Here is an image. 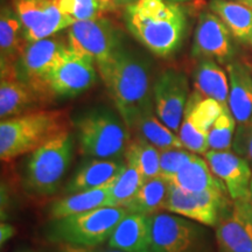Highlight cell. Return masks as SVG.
<instances>
[{
  "label": "cell",
  "instance_id": "44",
  "mask_svg": "<svg viewBox=\"0 0 252 252\" xmlns=\"http://www.w3.org/2000/svg\"><path fill=\"white\" fill-rule=\"evenodd\" d=\"M251 197H252V190H251Z\"/></svg>",
  "mask_w": 252,
  "mask_h": 252
},
{
  "label": "cell",
  "instance_id": "27",
  "mask_svg": "<svg viewBox=\"0 0 252 252\" xmlns=\"http://www.w3.org/2000/svg\"><path fill=\"white\" fill-rule=\"evenodd\" d=\"M225 106L216 99L204 97L196 91H193L189 94L182 122L187 123L195 130L209 133L214 123L220 117Z\"/></svg>",
  "mask_w": 252,
  "mask_h": 252
},
{
  "label": "cell",
  "instance_id": "40",
  "mask_svg": "<svg viewBox=\"0 0 252 252\" xmlns=\"http://www.w3.org/2000/svg\"><path fill=\"white\" fill-rule=\"evenodd\" d=\"M105 252H123V251H119V250H113V249H111V250L105 251Z\"/></svg>",
  "mask_w": 252,
  "mask_h": 252
},
{
  "label": "cell",
  "instance_id": "7",
  "mask_svg": "<svg viewBox=\"0 0 252 252\" xmlns=\"http://www.w3.org/2000/svg\"><path fill=\"white\" fill-rule=\"evenodd\" d=\"M68 42L60 37L28 43L17 64L18 76L42 97L46 104L53 102L48 90L50 75L62 61L68 50Z\"/></svg>",
  "mask_w": 252,
  "mask_h": 252
},
{
  "label": "cell",
  "instance_id": "10",
  "mask_svg": "<svg viewBox=\"0 0 252 252\" xmlns=\"http://www.w3.org/2000/svg\"><path fill=\"white\" fill-rule=\"evenodd\" d=\"M189 94L188 78L179 69H166L153 84L154 112L175 133L184 121Z\"/></svg>",
  "mask_w": 252,
  "mask_h": 252
},
{
  "label": "cell",
  "instance_id": "15",
  "mask_svg": "<svg viewBox=\"0 0 252 252\" xmlns=\"http://www.w3.org/2000/svg\"><path fill=\"white\" fill-rule=\"evenodd\" d=\"M235 54L232 34L213 12H203L198 17L194 33L193 55L210 59L217 63H230Z\"/></svg>",
  "mask_w": 252,
  "mask_h": 252
},
{
  "label": "cell",
  "instance_id": "28",
  "mask_svg": "<svg viewBox=\"0 0 252 252\" xmlns=\"http://www.w3.org/2000/svg\"><path fill=\"white\" fill-rule=\"evenodd\" d=\"M124 158L126 163L137 169L145 181L160 175V150L140 135L131 139Z\"/></svg>",
  "mask_w": 252,
  "mask_h": 252
},
{
  "label": "cell",
  "instance_id": "24",
  "mask_svg": "<svg viewBox=\"0 0 252 252\" xmlns=\"http://www.w3.org/2000/svg\"><path fill=\"white\" fill-rule=\"evenodd\" d=\"M194 91L228 105L229 82L225 71L210 59H201L194 75Z\"/></svg>",
  "mask_w": 252,
  "mask_h": 252
},
{
  "label": "cell",
  "instance_id": "18",
  "mask_svg": "<svg viewBox=\"0 0 252 252\" xmlns=\"http://www.w3.org/2000/svg\"><path fill=\"white\" fill-rule=\"evenodd\" d=\"M125 159H91L78 167L67 185L70 194L110 186L124 171Z\"/></svg>",
  "mask_w": 252,
  "mask_h": 252
},
{
  "label": "cell",
  "instance_id": "2",
  "mask_svg": "<svg viewBox=\"0 0 252 252\" xmlns=\"http://www.w3.org/2000/svg\"><path fill=\"white\" fill-rule=\"evenodd\" d=\"M124 20L134 39L160 58L174 54L187 28L184 8L171 0H133L124 8Z\"/></svg>",
  "mask_w": 252,
  "mask_h": 252
},
{
  "label": "cell",
  "instance_id": "20",
  "mask_svg": "<svg viewBox=\"0 0 252 252\" xmlns=\"http://www.w3.org/2000/svg\"><path fill=\"white\" fill-rule=\"evenodd\" d=\"M28 42L13 6L2 5L0 14V70L17 67Z\"/></svg>",
  "mask_w": 252,
  "mask_h": 252
},
{
  "label": "cell",
  "instance_id": "33",
  "mask_svg": "<svg viewBox=\"0 0 252 252\" xmlns=\"http://www.w3.org/2000/svg\"><path fill=\"white\" fill-rule=\"evenodd\" d=\"M195 153L186 149H167L160 151V175L171 180L176 173L190 161Z\"/></svg>",
  "mask_w": 252,
  "mask_h": 252
},
{
  "label": "cell",
  "instance_id": "21",
  "mask_svg": "<svg viewBox=\"0 0 252 252\" xmlns=\"http://www.w3.org/2000/svg\"><path fill=\"white\" fill-rule=\"evenodd\" d=\"M228 106L238 124L252 118V75L242 62H230Z\"/></svg>",
  "mask_w": 252,
  "mask_h": 252
},
{
  "label": "cell",
  "instance_id": "5",
  "mask_svg": "<svg viewBox=\"0 0 252 252\" xmlns=\"http://www.w3.org/2000/svg\"><path fill=\"white\" fill-rule=\"evenodd\" d=\"M74 138L65 130L30 154L25 167V185L40 195L55 193L70 166Z\"/></svg>",
  "mask_w": 252,
  "mask_h": 252
},
{
  "label": "cell",
  "instance_id": "19",
  "mask_svg": "<svg viewBox=\"0 0 252 252\" xmlns=\"http://www.w3.org/2000/svg\"><path fill=\"white\" fill-rule=\"evenodd\" d=\"M152 241V216L128 213L109 239V247L123 252L149 250Z\"/></svg>",
  "mask_w": 252,
  "mask_h": 252
},
{
  "label": "cell",
  "instance_id": "14",
  "mask_svg": "<svg viewBox=\"0 0 252 252\" xmlns=\"http://www.w3.org/2000/svg\"><path fill=\"white\" fill-rule=\"evenodd\" d=\"M215 228L220 252H252V197L231 200Z\"/></svg>",
  "mask_w": 252,
  "mask_h": 252
},
{
  "label": "cell",
  "instance_id": "3",
  "mask_svg": "<svg viewBox=\"0 0 252 252\" xmlns=\"http://www.w3.org/2000/svg\"><path fill=\"white\" fill-rule=\"evenodd\" d=\"M62 110H36L0 123V158L2 161L31 154L61 132L69 130Z\"/></svg>",
  "mask_w": 252,
  "mask_h": 252
},
{
  "label": "cell",
  "instance_id": "43",
  "mask_svg": "<svg viewBox=\"0 0 252 252\" xmlns=\"http://www.w3.org/2000/svg\"><path fill=\"white\" fill-rule=\"evenodd\" d=\"M250 42H251V45H252V37H251V40H250Z\"/></svg>",
  "mask_w": 252,
  "mask_h": 252
},
{
  "label": "cell",
  "instance_id": "26",
  "mask_svg": "<svg viewBox=\"0 0 252 252\" xmlns=\"http://www.w3.org/2000/svg\"><path fill=\"white\" fill-rule=\"evenodd\" d=\"M171 182L161 175L154 176L144 181L139 191L126 204L130 213H138L143 215L152 216L163 209L167 197H168Z\"/></svg>",
  "mask_w": 252,
  "mask_h": 252
},
{
  "label": "cell",
  "instance_id": "6",
  "mask_svg": "<svg viewBox=\"0 0 252 252\" xmlns=\"http://www.w3.org/2000/svg\"><path fill=\"white\" fill-rule=\"evenodd\" d=\"M130 213L125 207H102L55 220L50 236L54 241L93 248L108 241L118 223Z\"/></svg>",
  "mask_w": 252,
  "mask_h": 252
},
{
  "label": "cell",
  "instance_id": "37",
  "mask_svg": "<svg viewBox=\"0 0 252 252\" xmlns=\"http://www.w3.org/2000/svg\"><path fill=\"white\" fill-rule=\"evenodd\" d=\"M59 252H94L91 250L90 248H84V247H77V245H71V244H64L60 249Z\"/></svg>",
  "mask_w": 252,
  "mask_h": 252
},
{
  "label": "cell",
  "instance_id": "34",
  "mask_svg": "<svg viewBox=\"0 0 252 252\" xmlns=\"http://www.w3.org/2000/svg\"><path fill=\"white\" fill-rule=\"evenodd\" d=\"M235 153L244 158L252 168V118L239 124L232 143Z\"/></svg>",
  "mask_w": 252,
  "mask_h": 252
},
{
  "label": "cell",
  "instance_id": "41",
  "mask_svg": "<svg viewBox=\"0 0 252 252\" xmlns=\"http://www.w3.org/2000/svg\"><path fill=\"white\" fill-rule=\"evenodd\" d=\"M140 252H152V251H151L149 249V250H144V251H140Z\"/></svg>",
  "mask_w": 252,
  "mask_h": 252
},
{
  "label": "cell",
  "instance_id": "1",
  "mask_svg": "<svg viewBox=\"0 0 252 252\" xmlns=\"http://www.w3.org/2000/svg\"><path fill=\"white\" fill-rule=\"evenodd\" d=\"M97 70L130 130L145 116L154 113L151 65L146 58L124 45L108 60L97 63Z\"/></svg>",
  "mask_w": 252,
  "mask_h": 252
},
{
  "label": "cell",
  "instance_id": "30",
  "mask_svg": "<svg viewBox=\"0 0 252 252\" xmlns=\"http://www.w3.org/2000/svg\"><path fill=\"white\" fill-rule=\"evenodd\" d=\"M144 178L133 167H126L111 184V201L113 207H125L139 191Z\"/></svg>",
  "mask_w": 252,
  "mask_h": 252
},
{
  "label": "cell",
  "instance_id": "22",
  "mask_svg": "<svg viewBox=\"0 0 252 252\" xmlns=\"http://www.w3.org/2000/svg\"><path fill=\"white\" fill-rule=\"evenodd\" d=\"M169 182L174 187L190 193L208 190L228 193L224 184L214 174L207 160L198 157V154H195Z\"/></svg>",
  "mask_w": 252,
  "mask_h": 252
},
{
  "label": "cell",
  "instance_id": "31",
  "mask_svg": "<svg viewBox=\"0 0 252 252\" xmlns=\"http://www.w3.org/2000/svg\"><path fill=\"white\" fill-rule=\"evenodd\" d=\"M53 2L62 13L75 21L93 20L112 12L102 0H53Z\"/></svg>",
  "mask_w": 252,
  "mask_h": 252
},
{
  "label": "cell",
  "instance_id": "38",
  "mask_svg": "<svg viewBox=\"0 0 252 252\" xmlns=\"http://www.w3.org/2000/svg\"><path fill=\"white\" fill-rule=\"evenodd\" d=\"M239 2H242V4L248 6V7L252 8V0H239Z\"/></svg>",
  "mask_w": 252,
  "mask_h": 252
},
{
  "label": "cell",
  "instance_id": "39",
  "mask_svg": "<svg viewBox=\"0 0 252 252\" xmlns=\"http://www.w3.org/2000/svg\"><path fill=\"white\" fill-rule=\"evenodd\" d=\"M171 1H175V2H179V4H180V2H184V1H188V0H171Z\"/></svg>",
  "mask_w": 252,
  "mask_h": 252
},
{
  "label": "cell",
  "instance_id": "8",
  "mask_svg": "<svg viewBox=\"0 0 252 252\" xmlns=\"http://www.w3.org/2000/svg\"><path fill=\"white\" fill-rule=\"evenodd\" d=\"M152 252H208L207 232L186 217L169 213L152 215Z\"/></svg>",
  "mask_w": 252,
  "mask_h": 252
},
{
  "label": "cell",
  "instance_id": "11",
  "mask_svg": "<svg viewBox=\"0 0 252 252\" xmlns=\"http://www.w3.org/2000/svg\"><path fill=\"white\" fill-rule=\"evenodd\" d=\"M228 196V193L213 190L190 193L171 186L163 209L198 224L215 226L220 214L231 203Z\"/></svg>",
  "mask_w": 252,
  "mask_h": 252
},
{
  "label": "cell",
  "instance_id": "9",
  "mask_svg": "<svg viewBox=\"0 0 252 252\" xmlns=\"http://www.w3.org/2000/svg\"><path fill=\"white\" fill-rule=\"evenodd\" d=\"M67 42L74 52L100 63L124 46V34L110 19L76 21L68 28Z\"/></svg>",
  "mask_w": 252,
  "mask_h": 252
},
{
  "label": "cell",
  "instance_id": "16",
  "mask_svg": "<svg viewBox=\"0 0 252 252\" xmlns=\"http://www.w3.org/2000/svg\"><path fill=\"white\" fill-rule=\"evenodd\" d=\"M208 165L228 190L230 200L251 196L252 168L244 158L230 151H212L204 154Z\"/></svg>",
  "mask_w": 252,
  "mask_h": 252
},
{
  "label": "cell",
  "instance_id": "13",
  "mask_svg": "<svg viewBox=\"0 0 252 252\" xmlns=\"http://www.w3.org/2000/svg\"><path fill=\"white\" fill-rule=\"evenodd\" d=\"M97 64L93 59L68 50L64 58L50 75L48 90L50 97L71 98L94 86L97 78Z\"/></svg>",
  "mask_w": 252,
  "mask_h": 252
},
{
  "label": "cell",
  "instance_id": "25",
  "mask_svg": "<svg viewBox=\"0 0 252 252\" xmlns=\"http://www.w3.org/2000/svg\"><path fill=\"white\" fill-rule=\"evenodd\" d=\"M210 11L229 28L237 41L248 42L252 37V8L231 0H210Z\"/></svg>",
  "mask_w": 252,
  "mask_h": 252
},
{
  "label": "cell",
  "instance_id": "35",
  "mask_svg": "<svg viewBox=\"0 0 252 252\" xmlns=\"http://www.w3.org/2000/svg\"><path fill=\"white\" fill-rule=\"evenodd\" d=\"M15 230L11 224H7V223H1L0 225V242L1 244L6 243L9 238L13 237Z\"/></svg>",
  "mask_w": 252,
  "mask_h": 252
},
{
  "label": "cell",
  "instance_id": "42",
  "mask_svg": "<svg viewBox=\"0 0 252 252\" xmlns=\"http://www.w3.org/2000/svg\"><path fill=\"white\" fill-rule=\"evenodd\" d=\"M250 190H252V180H251V186H250Z\"/></svg>",
  "mask_w": 252,
  "mask_h": 252
},
{
  "label": "cell",
  "instance_id": "17",
  "mask_svg": "<svg viewBox=\"0 0 252 252\" xmlns=\"http://www.w3.org/2000/svg\"><path fill=\"white\" fill-rule=\"evenodd\" d=\"M45 100L26 82L18 76L17 68L1 70L0 117L1 121L41 110Z\"/></svg>",
  "mask_w": 252,
  "mask_h": 252
},
{
  "label": "cell",
  "instance_id": "29",
  "mask_svg": "<svg viewBox=\"0 0 252 252\" xmlns=\"http://www.w3.org/2000/svg\"><path fill=\"white\" fill-rule=\"evenodd\" d=\"M134 130L139 133L140 137L154 145L160 151L167 149H185L179 134L163 124L158 118L156 112L145 116Z\"/></svg>",
  "mask_w": 252,
  "mask_h": 252
},
{
  "label": "cell",
  "instance_id": "12",
  "mask_svg": "<svg viewBox=\"0 0 252 252\" xmlns=\"http://www.w3.org/2000/svg\"><path fill=\"white\" fill-rule=\"evenodd\" d=\"M13 8L23 24L28 43L48 39L76 23L62 13L53 0H13Z\"/></svg>",
  "mask_w": 252,
  "mask_h": 252
},
{
  "label": "cell",
  "instance_id": "32",
  "mask_svg": "<svg viewBox=\"0 0 252 252\" xmlns=\"http://www.w3.org/2000/svg\"><path fill=\"white\" fill-rule=\"evenodd\" d=\"M235 127L236 121L229 106L226 105L209 131V135H208L209 150L229 151L234 143L236 133Z\"/></svg>",
  "mask_w": 252,
  "mask_h": 252
},
{
  "label": "cell",
  "instance_id": "23",
  "mask_svg": "<svg viewBox=\"0 0 252 252\" xmlns=\"http://www.w3.org/2000/svg\"><path fill=\"white\" fill-rule=\"evenodd\" d=\"M102 207H113L111 201V185L93 190L71 194L56 201L50 208V216L53 220H60Z\"/></svg>",
  "mask_w": 252,
  "mask_h": 252
},
{
  "label": "cell",
  "instance_id": "36",
  "mask_svg": "<svg viewBox=\"0 0 252 252\" xmlns=\"http://www.w3.org/2000/svg\"><path fill=\"white\" fill-rule=\"evenodd\" d=\"M104 4H106L112 12H116L119 8H125L130 5L133 0H102Z\"/></svg>",
  "mask_w": 252,
  "mask_h": 252
},
{
  "label": "cell",
  "instance_id": "4",
  "mask_svg": "<svg viewBox=\"0 0 252 252\" xmlns=\"http://www.w3.org/2000/svg\"><path fill=\"white\" fill-rule=\"evenodd\" d=\"M80 152L93 159H122L131 141L130 128L117 112L94 108L74 121Z\"/></svg>",
  "mask_w": 252,
  "mask_h": 252
}]
</instances>
